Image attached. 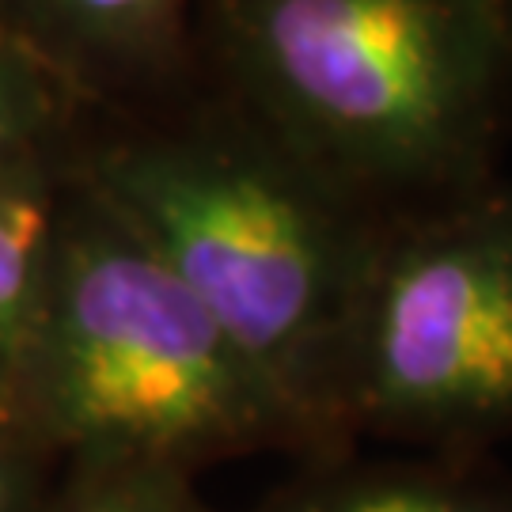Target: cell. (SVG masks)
<instances>
[{
    "mask_svg": "<svg viewBox=\"0 0 512 512\" xmlns=\"http://www.w3.org/2000/svg\"><path fill=\"white\" fill-rule=\"evenodd\" d=\"M0 512H19V478L12 452L0 444Z\"/></svg>",
    "mask_w": 512,
    "mask_h": 512,
    "instance_id": "10",
    "label": "cell"
},
{
    "mask_svg": "<svg viewBox=\"0 0 512 512\" xmlns=\"http://www.w3.org/2000/svg\"><path fill=\"white\" fill-rule=\"evenodd\" d=\"M76 19L95 23L103 35L167 50L179 38L183 0H61Z\"/></svg>",
    "mask_w": 512,
    "mask_h": 512,
    "instance_id": "8",
    "label": "cell"
},
{
    "mask_svg": "<svg viewBox=\"0 0 512 512\" xmlns=\"http://www.w3.org/2000/svg\"><path fill=\"white\" fill-rule=\"evenodd\" d=\"M224 92L384 224L505 183V0H209Z\"/></svg>",
    "mask_w": 512,
    "mask_h": 512,
    "instance_id": "1",
    "label": "cell"
},
{
    "mask_svg": "<svg viewBox=\"0 0 512 512\" xmlns=\"http://www.w3.org/2000/svg\"><path fill=\"white\" fill-rule=\"evenodd\" d=\"M23 368L57 437L103 467L194 463L304 444L202 304L126 224L80 243L46 281Z\"/></svg>",
    "mask_w": 512,
    "mask_h": 512,
    "instance_id": "3",
    "label": "cell"
},
{
    "mask_svg": "<svg viewBox=\"0 0 512 512\" xmlns=\"http://www.w3.org/2000/svg\"><path fill=\"white\" fill-rule=\"evenodd\" d=\"M338 463L266 512H512V471L494 456L414 452L380 463Z\"/></svg>",
    "mask_w": 512,
    "mask_h": 512,
    "instance_id": "5",
    "label": "cell"
},
{
    "mask_svg": "<svg viewBox=\"0 0 512 512\" xmlns=\"http://www.w3.org/2000/svg\"><path fill=\"white\" fill-rule=\"evenodd\" d=\"M61 512H209L190 490V475L164 467H103L99 486Z\"/></svg>",
    "mask_w": 512,
    "mask_h": 512,
    "instance_id": "7",
    "label": "cell"
},
{
    "mask_svg": "<svg viewBox=\"0 0 512 512\" xmlns=\"http://www.w3.org/2000/svg\"><path fill=\"white\" fill-rule=\"evenodd\" d=\"M46 205L31 190H0V384L23 368L46 296Z\"/></svg>",
    "mask_w": 512,
    "mask_h": 512,
    "instance_id": "6",
    "label": "cell"
},
{
    "mask_svg": "<svg viewBox=\"0 0 512 512\" xmlns=\"http://www.w3.org/2000/svg\"><path fill=\"white\" fill-rule=\"evenodd\" d=\"M12 137H16V107H12L8 92L0 88V156H4V148L12 145Z\"/></svg>",
    "mask_w": 512,
    "mask_h": 512,
    "instance_id": "11",
    "label": "cell"
},
{
    "mask_svg": "<svg viewBox=\"0 0 512 512\" xmlns=\"http://www.w3.org/2000/svg\"><path fill=\"white\" fill-rule=\"evenodd\" d=\"M107 183L118 224L202 304L311 452H342L338 368L391 224L232 103L122 152Z\"/></svg>",
    "mask_w": 512,
    "mask_h": 512,
    "instance_id": "2",
    "label": "cell"
},
{
    "mask_svg": "<svg viewBox=\"0 0 512 512\" xmlns=\"http://www.w3.org/2000/svg\"><path fill=\"white\" fill-rule=\"evenodd\" d=\"M338 440L494 456L512 440V179L391 224L349 323Z\"/></svg>",
    "mask_w": 512,
    "mask_h": 512,
    "instance_id": "4",
    "label": "cell"
},
{
    "mask_svg": "<svg viewBox=\"0 0 512 512\" xmlns=\"http://www.w3.org/2000/svg\"><path fill=\"white\" fill-rule=\"evenodd\" d=\"M505 179H512V0H505Z\"/></svg>",
    "mask_w": 512,
    "mask_h": 512,
    "instance_id": "9",
    "label": "cell"
}]
</instances>
